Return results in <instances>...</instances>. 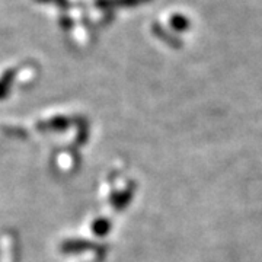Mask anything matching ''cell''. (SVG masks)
Here are the masks:
<instances>
[{
	"instance_id": "cell-1",
	"label": "cell",
	"mask_w": 262,
	"mask_h": 262,
	"mask_svg": "<svg viewBox=\"0 0 262 262\" xmlns=\"http://www.w3.org/2000/svg\"><path fill=\"white\" fill-rule=\"evenodd\" d=\"M94 248V245L88 241H82V239H72V241H66L63 246H61V251L67 253H75V252H82L86 249H91Z\"/></svg>"
},
{
	"instance_id": "cell-2",
	"label": "cell",
	"mask_w": 262,
	"mask_h": 262,
	"mask_svg": "<svg viewBox=\"0 0 262 262\" xmlns=\"http://www.w3.org/2000/svg\"><path fill=\"white\" fill-rule=\"evenodd\" d=\"M170 25L178 31H185L189 28V19L185 18L184 15H175L170 18Z\"/></svg>"
},
{
	"instance_id": "cell-3",
	"label": "cell",
	"mask_w": 262,
	"mask_h": 262,
	"mask_svg": "<svg viewBox=\"0 0 262 262\" xmlns=\"http://www.w3.org/2000/svg\"><path fill=\"white\" fill-rule=\"evenodd\" d=\"M108 229H110V223H108L106 219H98L96 222H94V225H92V230H94L98 236L106 234Z\"/></svg>"
},
{
	"instance_id": "cell-4",
	"label": "cell",
	"mask_w": 262,
	"mask_h": 262,
	"mask_svg": "<svg viewBox=\"0 0 262 262\" xmlns=\"http://www.w3.org/2000/svg\"><path fill=\"white\" fill-rule=\"evenodd\" d=\"M67 124H69V121L66 118H56V120L48 122L47 125L50 128H53V130H63Z\"/></svg>"
}]
</instances>
